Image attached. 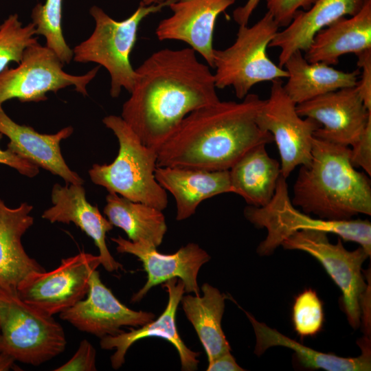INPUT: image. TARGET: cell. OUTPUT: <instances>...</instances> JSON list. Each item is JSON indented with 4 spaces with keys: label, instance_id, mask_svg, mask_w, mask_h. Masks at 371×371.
<instances>
[{
    "label": "cell",
    "instance_id": "26",
    "mask_svg": "<svg viewBox=\"0 0 371 371\" xmlns=\"http://www.w3.org/2000/svg\"><path fill=\"white\" fill-rule=\"evenodd\" d=\"M265 146H255L229 170L233 193L255 207L271 200L281 175L280 164L268 155Z\"/></svg>",
    "mask_w": 371,
    "mask_h": 371
},
{
    "label": "cell",
    "instance_id": "30",
    "mask_svg": "<svg viewBox=\"0 0 371 371\" xmlns=\"http://www.w3.org/2000/svg\"><path fill=\"white\" fill-rule=\"evenodd\" d=\"M37 42L34 25H23L17 14H10L0 25V72L11 62L19 64L25 49Z\"/></svg>",
    "mask_w": 371,
    "mask_h": 371
},
{
    "label": "cell",
    "instance_id": "11",
    "mask_svg": "<svg viewBox=\"0 0 371 371\" xmlns=\"http://www.w3.org/2000/svg\"><path fill=\"white\" fill-rule=\"evenodd\" d=\"M256 122L273 136L280 156L282 177L286 179L297 166L310 164L314 133L321 125L297 114L296 104L284 91L281 79L272 81L269 97L265 100Z\"/></svg>",
    "mask_w": 371,
    "mask_h": 371
},
{
    "label": "cell",
    "instance_id": "16",
    "mask_svg": "<svg viewBox=\"0 0 371 371\" xmlns=\"http://www.w3.org/2000/svg\"><path fill=\"white\" fill-rule=\"evenodd\" d=\"M236 0H172V14L158 23L155 35L159 41H178L199 53L213 68V38L218 16Z\"/></svg>",
    "mask_w": 371,
    "mask_h": 371
},
{
    "label": "cell",
    "instance_id": "7",
    "mask_svg": "<svg viewBox=\"0 0 371 371\" xmlns=\"http://www.w3.org/2000/svg\"><path fill=\"white\" fill-rule=\"evenodd\" d=\"M279 28L267 12L252 26L240 25L236 40L229 47L214 49L216 87H232L236 96L243 100L259 82L286 78V70L276 65L267 54V48Z\"/></svg>",
    "mask_w": 371,
    "mask_h": 371
},
{
    "label": "cell",
    "instance_id": "24",
    "mask_svg": "<svg viewBox=\"0 0 371 371\" xmlns=\"http://www.w3.org/2000/svg\"><path fill=\"white\" fill-rule=\"evenodd\" d=\"M256 335L254 353L258 356L273 346H282L293 350L300 364L310 369H322L327 371H368L371 369L370 341L364 337L358 344L361 354L357 357L345 358L333 354L322 352L297 342L265 323L257 321L246 312Z\"/></svg>",
    "mask_w": 371,
    "mask_h": 371
},
{
    "label": "cell",
    "instance_id": "5",
    "mask_svg": "<svg viewBox=\"0 0 371 371\" xmlns=\"http://www.w3.org/2000/svg\"><path fill=\"white\" fill-rule=\"evenodd\" d=\"M172 1L148 5L140 3L130 16L122 21L115 20L98 5L91 6L89 13L95 21L94 30L86 40L72 49V60L104 67L111 77L112 98L119 97L123 88L131 93L136 73L130 58L139 25L149 15L168 7Z\"/></svg>",
    "mask_w": 371,
    "mask_h": 371
},
{
    "label": "cell",
    "instance_id": "31",
    "mask_svg": "<svg viewBox=\"0 0 371 371\" xmlns=\"http://www.w3.org/2000/svg\"><path fill=\"white\" fill-rule=\"evenodd\" d=\"M324 320L323 303L315 291L307 289L295 297L292 322L298 335L302 338L316 335L322 330Z\"/></svg>",
    "mask_w": 371,
    "mask_h": 371
},
{
    "label": "cell",
    "instance_id": "1",
    "mask_svg": "<svg viewBox=\"0 0 371 371\" xmlns=\"http://www.w3.org/2000/svg\"><path fill=\"white\" fill-rule=\"evenodd\" d=\"M135 73L121 117L149 147L157 149L188 114L220 100L210 67L190 47L156 51Z\"/></svg>",
    "mask_w": 371,
    "mask_h": 371
},
{
    "label": "cell",
    "instance_id": "6",
    "mask_svg": "<svg viewBox=\"0 0 371 371\" xmlns=\"http://www.w3.org/2000/svg\"><path fill=\"white\" fill-rule=\"evenodd\" d=\"M66 344L53 315L23 301L16 290L0 287V353L39 366L64 352Z\"/></svg>",
    "mask_w": 371,
    "mask_h": 371
},
{
    "label": "cell",
    "instance_id": "27",
    "mask_svg": "<svg viewBox=\"0 0 371 371\" xmlns=\"http://www.w3.org/2000/svg\"><path fill=\"white\" fill-rule=\"evenodd\" d=\"M203 295L182 296V308L194 326L206 352L208 363L230 352L231 348L221 327L226 297L208 283L201 286Z\"/></svg>",
    "mask_w": 371,
    "mask_h": 371
},
{
    "label": "cell",
    "instance_id": "35",
    "mask_svg": "<svg viewBox=\"0 0 371 371\" xmlns=\"http://www.w3.org/2000/svg\"><path fill=\"white\" fill-rule=\"evenodd\" d=\"M357 66L361 69L357 87L366 107L371 111V49L356 54Z\"/></svg>",
    "mask_w": 371,
    "mask_h": 371
},
{
    "label": "cell",
    "instance_id": "8",
    "mask_svg": "<svg viewBox=\"0 0 371 371\" xmlns=\"http://www.w3.org/2000/svg\"><path fill=\"white\" fill-rule=\"evenodd\" d=\"M286 179L280 175L271 200L265 205H248L244 209L247 221L258 228H265L267 234L259 244L257 252L269 256L295 232L315 229L338 235L345 241L358 243L371 254V223L368 220L329 221L313 218L296 209L289 197Z\"/></svg>",
    "mask_w": 371,
    "mask_h": 371
},
{
    "label": "cell",
    "instance_id": "18",
    "mask_svg": "<svg viewBox=\"0 0 371 371\" xmlns=\"http://www.w3.org/2000/svg\"><path fill=\"white\" fill-rule=\"evenodd\" d=\"M51 199L53 205L45 210L42 218L51 223H74L91 238L99 249L101 265L109 272L122 269L110 254L106 244V234L113 225L104 217L96 205L87 200L85 190L80 184L54 185Z\"/></svg>",
    "mask_w": 371,
    "mask_h": 371
},
{
    "label": "cell",
    "instance_id": "28",
    "mask_svg": "<svg viewBox=\"0 0 371 371\" xmlns=\"http://www.w3.org/2000/svg\"><path fill=\"white\" fill-rule=\"evenodd\" d=\"M106 201L104 213L107 219L124 230L129 240H144L157 247L161 245L167 231L162 210L113 192H109Z\"/></svg>",
    "mask_w": 371,
    "mask_h": 371
},
{
    "label": "cell",
    "instance_id": "23",
    "mask_svg": "<svg viewBox=\"0 0 371 371\" xmlns=\"http://www.w3.org/2000/svg\"><path fill=\"white\" fill-rule=\"evenodd\" d=\"M371 49V0L350 18L342 17L319 30L304 57L310 63L337 65L344 54Z\"/></svg>",
    "mask_w": 371,
    "mask_h": 371
},
{
    "label": "cell",
    "instance_id": "38",
    "mask_svg": "<svg viewBox=\"0 0 371 371\" xmlns=\"http://www.w3.org/2000/svg\"><path fill=\"white\" fill-rule=\"evenodd\" d=\"M260 0H247L242 6L236 8L233 12L234 20L238 25H248L249 20L252 13L259 4Z\"/></svg>",
    "mask_w": 371,
    "mask_h": 371
},
{
    "label": "cell",
    "instance_id": "3",
    "mask_svg": "<svg viewBox=\"0 0 371 371\" xmlns=\"http://www.w3.org/2000/svg\"><path fill=\"white\" fill-rule=\"evenodd\" d=\"M350 148L313 137L312 159L301 166L291 202L303 212L329 221L371 214V183L350 161Z\"/></svg>",
    "mask_w": 371,
    "mask_h": 371
},
{
    "label": "cell",
    "instance_id": "25",
    "mask_svg": "<svg viewBox=\"0 0 371 371\" xmlns=\"http://www.w3.org/2000/svg\"><path fill=\"white\" fill-rule=\"evenodd\" d=\"M284 67L288 72L283 89L296 104L337 89L357 84L360 69L351 72L337 70L321 62H308L300 50L292 53Z\"/></svg>",
    "mask_w": 371,
    "mask_h": 371
},
{
    "label": "cell",
    "instance_id": "36",
    "mask_svg": "<svg viewBox=\"0 0 371 371\" xmlns=\"http://www.w3.org/2000/svg\"><path fill=\"white\" fill-rule=\"evenodd\" d=\"M2 137L3 135L0 133V140ZM0 164L10 166L28 177H35L39 172L38 166L8 149L3 150L0 148Z\"/></svg>",
    "mask_w": 371,
    "mask_h": 371
},
{
    "label": "cell",
    "instance_id": "32",
    "mask_svg": "<svg viewBox=\"0 0 371 371\" xmlns=\"http://www.w3.org/2000/svg\"><path fill=\"white\" fill-rule=\"evenodd\" d=\"M268 12L279 27H286L296 13L303 8L308 10L317 0H265Z\"/></svg>",
    "mask_w": 371,
    "mask_h": 371
},
{
    "label": "cell",
    "instance_id": "13",
    "mask_svg": "<svg viewBox=\"0 0 371 371\" xmlns=\"http://www.w3.org/2000/svg\"><path fill=\"white\" fill-rule=\"evenodd\" d=\"M302 117L321 125L314 137L344 146H352L371 122V111L365 106L357 86L330 91L296 104Z\"/></svg>",
    "mask_w": 371,
    "mask_h": 371
},
{
    "label": "cell",
    "instance_id": "14",
    "mask_svg": "<svg viewBox=\"0 0 371 371\" xmlns=\"http://www.w3.org/2000/svg\"><path fill=\"white\" fill-rule=\"evenodd\" d=\"M111 240L116 244L117 252L138 258L147 273V281L133 295V303L139 302L151 288L174 278L183 281L185 292L200 295L198 273L202 265L210 260V256L197 244L190 243L175 254L167 255L157 251V247L144 240L133 242L120 236Z\"/></svg>",
    "mask_w": 371,
    "mask_h": 371
},
{
    "label": "cell",
    "instance_id": "21",
    "mask_svg": "<svg viewBox=\"0 0 371 371\" xmlns=\"http://www.w3.org/2000/svg\"><path fill=\"white\" fill-rule=\"evenodd\" d=\"M32 209L26 202L10 208L0 199V287L3 289L16 290L27 276L46 271L27 254L21 243L34 223L30 214Z\"/></svg>",
    "mask_w": 371,
    "mask_h": 371
},
{
    "label": "cell",
    "instance_id": "19",
    "mask_svg": "<svg viewBox=\"0 0 371 371\" xmlns=\"http://www.w3.org/2000/svg\"><path fill=\"white\" fill-rule=\"evenodd\" d=\"M74 132L71 126L54 134H43L32 127L14 122L0 107V133L7 136L10 142L7 149L38 167L63 179L67 184H80L83 179L71 170L60 151V142Z\"/></svg>",
    "mask_w": 371,
    "mask_h": 371
},
{
    "label": "cell",
    "instance_id": "17",
    "mask_svg": "<svg viewBox=\"0 0 371 371\" xmlns=\"http://www.w3.org/2000/svg\"><path fill=\"white\" fill-rule=\"evenodd\" d=\"M162 287L168 293V302L166 309L156 320H153L140 328L123 332L115 336H106L100 339L102 349L115 348L111 357L113 368L118 369L125 362L128 349L141 339L150 337H161L170 342L177 349L181 365V370L193 371L197 370L199 352L189 349L181 339L176 326V313L178 305L185 293L183 281L174 278L164 282Z\"/></svg>",
    "mask_w": 371,
    "mask_h": 371
},
{
    "label": "cell",
    "instance_id": "34",
    "mask_svg": "<svg viewBox=\"0 0 371 371\" xmlns=\"http://www.w3.org/2000/svg\"><path fill=\"white\" fill-rule=\"evenodd\" d=\"M350 161L353 167L361 168L368 175H371V122L350 148Z\"/></svg>",
    "mask_w": 371,
    "mask_h": 371
},
{
    "label": "cell",
    "instance_id": "10",
    "mask_svg": "<svg viewBox=\"0 0 371 371\" xmlns=\"http://www.w3.org/2000/svg\"><path fill=\"white\" fill-rule=\"evenodd\" d=\"M281 245L286 249L305 251L321 263L342 293L348 322L357 328L368 289L363 276L362 265L370 255L361 246L353 251L346 249L340 239L337 244H333L326 232L315 229L297 231Z\"/></svg>",
    "mask_w": 371,
    "mask_h": 371
},
{
    "label": "cell",
    "instance_id": "39",
    "mask_svg": "<svg viewBox=\"0 0 371 371\" xmlns=\"http://www.w3.org/2000/svg\"><path fill=\"white\" fill-rule=\"evenodd\" d=\"M15 360L10 356L0 353V371H8L15 367Z\"/></svg>",
    "mask_w": 371,
    "mask_h": 371
},
{
    "label": "cell",
    "instance_id": "29",
    "mask_svg": "<svg viewBox=\"0 0 371 371\" xmlns=\"http://www.w3.org/2000/svg\"><path fill=\"white\" fill-rule=\"evenodd\" d=\"M63 1L46 0L44 4L37 3L32 10L31 18L36 35L45 37L46 46L54 52L65 65L69 64L73 59V51L63 33Z\"/></svg>",
    "mask_w": 371,
    "mask_h": 371
},
{
    "label": "cell",
    "instance_id": "37",
    "mask_svg": "<svg viewBox=\"0 0 371 371\" xmlns=\"http://www.w3.org/2000/svg\"><path fill=\"white\" fill-rule=\"evenodd\" d=\"M207 371H243L230 352H225L208 363Z\"/></svg>",
    "mask_w": 371,
    "mask_h": 371
},
{
    "label": "cell",
    "instance_id": "40",
    "mask_svg": "<svg viewBox=\"0 0 371 371\" xmlns=\"http://www.w3.org/2000/svg\"><path fill=\"white\" fill-rule=\"evenodd\" d=\"M169 0H141V4L142 5H152V4H158L161 3H164L165 1H167Z\"/></svg>",
    "mask_w": 371,
    "mask_h": 371
},
{
    "label": "cell",
    "instance_id": "4",
    "mask_svg": "<svg viewBox=\"0 0 371 371\" xmlns=\"http://www.w3.org/2000/svg\"><path fill=\"white\" fill-rule=\"evenodd\" d=\"M102 122L116 136L119 150L112 163L92 166L89 170L92 182L109 192L163 211L168 201L155 176L157 149L144 145L121 116L109 115Z\"/></svg>",
    "mask_w": 371,
    "mask_h": 371
},
{
    "label": "cell",
    "instance_id": "15",
    "mask_svg": "<svg viewBox=\"0 0 371 371\" xmlns=\"http://www.w3.org/2000/svg\"><path fill=\"white\" fill-rule=\"evenodd\" d=\"M61 319L100 339L124 332L121 327L143 326L155 318L150 312L133 311L121 303L101 281L99 271L90 277L86 298L60 313Z\"/></svg>",
    "mask_w": 371,
    "mask_h": 371
},
{
    "label": "cell",
    "instance_id": "12",
    "mask_svg": "<svg viewBox=\"0 0 371 371\" xmlns=\"http://www.w3.org/2000/svg\"><path fill=\"white\" fill-rule=\"evenodd\" d=\"M100 265L99 255L85 252L63 258L60 265L50 271L27 276L17 286V294L47 314H60L87 296L91 274Z\"/></svg>",
    "mask_w": 371,
    "mask_h": 371
},
{
    "label": "cell",
    "instance_id": "2",
    "mask_svg": "<svg viewBox=\"0 0 371 371\" xmlns=\"http://www.w3.org/2000/svg\"><path fill=\"white\" fill-rule=\"evenodd\" d=\"M264 102L248 93L239 102L219 100L192 111L157 149V166L229 170L255 146L273 142L256 122Z\"/></svg>",
    "mask_w": 371,
    "mask_h": 371
},
{
    "label": "cell",
    "instance_id": "22",
    "mask_svg": "<svg viewBox=\"0 0 371 371\" xmlns=\"http://www.w3.org/2000/svg\"><path fill=\"white\" fill-rule=\"evenodd\" d=\"M365 0H317L307 10H299L291 22L278 31L269 47H278V65L281 67L296 50L305 52L315 35L321 30L346 16H353Z\"/></svg>",
    "mask_w": 371,
    "mask_h": 371
},
{
    "label": "cell",
    "instance_id": "9",
    "mask_svg": "<svg viewBox=\"0 0 371 371\" xmlns=\"http://www.w3.org/2000/svg\"><path fill=\"white\" fill-rule=\"evenodd\" d=\"M58 56L38 42L27 47L15 68L8 67L0 72V107L5 101L16 98L21 102H43L46 93H56L67 87L87 95V87L96 76L98 65L83 75H72L63 70Z\"/></svg>",
    "mask_w": 371,
    "mask_h": 371
},
{
    "label": "cell",
    "instance_id": "33",
    "mask_svg": "<svg viewBox=\"0 0 371 371\" xmlns=\"http://www.w3.org/2000/svg\"><path fill=\"white\" fill-rule=\"evenodd\" d=\"M96 351L87 340L82 339L74 356L54 371H95Z\"/></svg>",
    "mask_w": 371,
    "mask_h": 371
},
{
    "label": "cell",
    "instance_id": "20",
    "mask_svg": "<svg viewBox=\"0 0 371 371\" xmlns=\"http://www.w3.org/2000/svg\"><path fill=\"white\" fill-rule=\"evenodd\" d=\"M155 176L159 185L175 199L177 221L192 216L205 199L223 193H233L229 170L157 166Z\"/></svg>",
    "mask_w": 371,
    "mask_h": 371
}]
</instances>
